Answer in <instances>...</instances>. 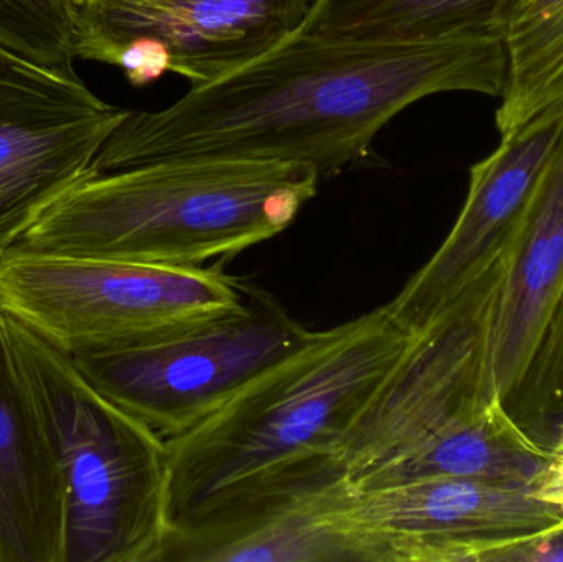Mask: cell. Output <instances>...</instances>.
Segmentation results:
<instances>
[{
    "instance_id": "6da1fadb",
    "label": "cell",
    "mask_w": 563,
    "mask_h": 562,
    "mask_svg": "<svg viewBox=\"0 0 563 562\" xmlns=\"http://www.w3.org/2000/svg\"><path fill=\"white\" fill-rule=\"evenodd\" d=\"M501 35L387 43L298 29L236 71L190 88L161 111H131L95 170L175 158L280 162L321 180L363 161L383 128L442 92L501 98Z\"/></svg>"
},
{
    "instance_id": "7a4b0ae2",
    "label": "cell",
    "mask_w": 563,
    "mask_h": 562,
    "mask_svg": "<svg viewBox=\"0 0 563 562\" xmlns=\"http://www.w3.org/2000/svg\"><path fill=\"white\" fill-rule=\"evenodd\" d=\"M412 342L387 306L314 332L197 428L165 441L172 528L341 481L351 432Z\"/></svg>"
},
{
    "instance_id": "3957f363",
    "label": "cell",
    "mask_w": 563,
    "mask_h": 562,
    "mask_svg": "<svg viewBox=\"0 0 563 562\" xmlns=\"http://www.w3.org/2000/svg\"><path fill=\"white\" fill-rule=\"evenodd\" d=\"M320 181L307 165L228 158H175L102 172L55 201L12 250L201 267L287 230Z\"/></svg>"
},
{
    "instance_id": "277c9868",
    "label": "cell",
    "mask_w": 563,
    "mask_h": 562,
    "mask_svg": "<svg viewBox=\"0 0 563 562\" xmlns=\"http://www.w3.org/2000/svg\"><path fill=\"white\" fill-rule=\"evenodd\" d=\"M7 329L62 478V562H161L172 531L165 439L71 356L10 317Z\"/></svg>"
},
{
    "instance_id": "5b68a950",
    "label": "cell",
    "mask_w": 563,
    "mask_h": 562,
    "mask_svg": "<svg viewBox=\"0 0 563 562\" xmlns=\"http://www.w3.org/2000/svg\"><path fill=\"white\" fill-rule=\"evenodd\" d=\"M246 307V283L223 266L165 267L10 250L0 309L69 356L121 352Z\"/></svg>"
},
{
    "instance_id": "8992f818",
    "label": "cell",
    "mask_w": 563,
    "mask_h": 562,
    "mask_svg": "<svg viewBox=\"0 0 563 562\" xmlns=\"http://www.w3.org/2000/svg\"><path fill=\"white\" fill-rule=\"evenodd\" d=\"M466 290L478 406H501L539 442L563 411V129L521 214Z\"/></svg>"
},
{
    "instance_id": "52a82bcc",
    "label": "cell",
    "mask_w": 563,
    "mask_h": 562,
    "mask_svg": "<svg viewBox=\"0 0 563 562\" xmlns=\"http://www.w3.org/2000/svg\"><path fill=\"white\" fill-rule=\"evenodd\" d=\"M279 300L246 283V307L148 345L71 356L106 398L162 439L178 438L313 337Z\"/></svg>"
},
{
    "instance_id": "ba28073f",
    "label": "cell",
    "mask_w": 563,
    "mask_h": 562,
    "mask_svg": "<svg viewBox=\"0 0 563 562\" xmlns=\"http://www.w3.org/2000/svg\"><path fill=\"white\" fill-rule=\"evenodd\" d=\"M132 109L96 96L78 73L0 43V260L30 227L95 170Z\"/></svg>"
},
{
    "instance_id": "9c48e42d",
    "label": "cell",
    "mask_w": 563,
    "mask_h": 562,
    "mask_svg": "<svg viewBox=\"0 0 563 562\" xmlns=\"http://www.w3.org/2000/svg\"><path fill=\"white\" fill-rule=\"evenodd\" d=\"M338 515L373 540L380 562L492 561L506 544L563 524L529 488L439 477L376 491L333 492Z\"/></svg>"
},
{
    "instance_id": "30bf717a",
    "label": "cell",
    "mask_w": 563,
    "mask_h": 562,
    "mask_svg": "<svg viewBox=\"0 0 563 562\" xmlns=\"http://www.w3.org/2000/svg\"><path fill=\"white\" fill-rule=\"evenodd\" d=\"M311 0H89L76 5V59L111 65L131 42H147L168 71L210 85L303 25Z\"/></svg>"
},
{
    "instance_id": "8fae6325",
    "label": "cell",
    "mask_w": 563,
    "mask_h": 562,
    "mask_svg": "<svg viewBox=\"0 0 563 562\" xmlns=\"http://www.w3.org/2000/svg\"><path fill=\"white\" fill-rule=\"evenodd\" d=\"M563 129V112L501 135L498 147L470 168L465 203L437 253L386 304L397 326L423 332L478 276L526 207Z\"/></svg>"
},
{
    "instance_id": "7c38bea8",
    "label": "cell",
    "mask_w": 563,
    "mask_h": 562,
    "mask_svg": "<svg viewBox=\"0 0 563 562\" xmlns=\"http://www.w3.org/2000/svg\"><path fill=\"white\" fill-rule=\"evenodd\" d=\"M341 481L261 495L174 527L161 562H379L371 538L334 511Z\"/></svg>"
},
{
    "instance_id": "4fadbf2b",
    "label": "cell",
    "mask_w": 563,
    "mask_h": 562,
    "mask_svg": "<svg viewBox=\"0 0 563 562\" xmlns=\"http://www.w3.org/2000/svg\"><path fill=\"white\" fill-rule=\"evenodd\" d=\"M62 478L0 309V562H62Z\"/></svg>"
},
{
    "instance_id": "5bb4252c",
    "label": "cell",
    "mask_w": 563,
    "mask_h": 562,
    "mask_svg": "<svg viewBox=\"0 0 563 562\" xmlns=\"http://www.w3.org/2000/svg\"><path fill=\"white\" fill-rule=\"evenodd\" d=\"M549 451L522 431L499 405L456 416L363 492L423 478L460 477L534 488Z\"/></svg>"
},
{
    "instance_id": "9a60e30c",
    "label": "cell",
    "mask_w": 563,
    "mask_h": 562,
    "mask_svg": "<svg viewBox=\"0 0 563 562\" xmlns=\"http://www.w3.org/2000/svg\"><path fill=\"white\" fill-rule=\"evenodd\" d=\"M511 0H311L301 29L331 38L410 43L501 35Z\"/></svg>"
},
{
    "instance_id": "2e32d148",
    "label": "cell",
    "mask_w": 563,
    "mask_h": 562,
    "mask_svg": "<svg viewBox=\"0 0 563 562\" xmlns=\"http://www.w3.org/2000/svg\"><path fill=\"white\" fill-rule=\"evenodd\" d=\"M501 36L508 78L495 121L505 135L563 112V0H511Z\"/></svg>"
},
{
    "instance_id": "e0dca14e",
    "label": "cell",
    "mask_w": 563,
    "mask_h": 562,
    "mask_svg": "<svg viewBox=\"0 0 563 562\" xmlns=\"http://www.w3.org/2000/svg\"><path fill=\"white\" fill-rule=\"evenodd\" d=\"M73 0H0V43L53 68L76 62Z\"/></svg>"
},
{
    "instance_id": "ac0fdd59",
    "label": "cell",
    "mask_w": 563,
    "mask_h": 562,
    "mask_svg": "<svg viewBox=\"0 0 563 562\" xmlns=\"http://www.w3.org/2000/svg\"><path fill=\"white\" fill-rule=\"evenodd\" d=\"M492 561L563 562V524L506 544Z\"/></svg>"
},
{
    "instance_id": "d6986e66",
    "label": "cell",
    "mask_w": 563,
    "mask_h": 562,
    "mask_svg": "<svg viewBox=\"0 0 563 562\" xmlns=\"http://www.w3.org/2000/svg\"><path fill=\"white\" fill-rule=\"evenodd\" d=\"M532 492L536 497L555 505L563 511V428L554 448L549 451L548 467L541 478L536 482Z\"/></svg>"
},
{
    "instance_id": "ffe728a7",
    "label": "cell",
    "mask_w": 563,
    "mask_h": 562,
    "mask_svg": "<svg viewBox=\"0 0 563 562\" xmlns=\"http://www.w3.org/2000/svg\"><path fill=\"white\" fill-rule=\"evenodd\" d=\"M73 2H75L76 5H82V3L89 2V0H73Z\"/></svg>"
}]
</instances>
